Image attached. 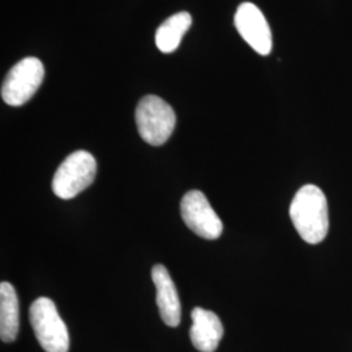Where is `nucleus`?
I'll list each match as a JSON object with an SVG mask.
<instances>
[{"label":"nucleus","instance_id":"f257e3e1","mask_svg":"<svg viewBox=\"0 0 352 352\" xmlns=\"http://www.w3.org/2000/svg\"><path fill=\"white\" fill-rule=\"evenodd\" d=\"M289 217L304 241L321 243L329 232V209L322 189L314 184L299 189L291 202Z\"/></svg>","mask_w":352,"mask_h":352},{"label":"nucleus","instance_id":"f03ea898","mask_svg":"<svg viewBox=\"0 0 352 352\" xmlns=\"http://www.w3.org/2000/svg\"><path fill=\"white\" fill-rule=\"evenodd\" d=\"M29 320L45 351H69L68 329L51 299L38 298L34 300L29 309Z\"/></svg>","mask_w":352,"mask_h":352},{"label":"nucleus","instance_id":"7ed1b4c3","mask_svg":"<svg viewBox=\"0 0 352 352\" xmlns=\"http://www.w3.org/2000/svg\"><path fill=\"white\" fill-rule=\"evenodd\" d=\"M96 174V158L89 151H75L58 167L52 179V190L59 199L71 200L93 184Z\"/></svg>","mask_w":352,"mask_h":352},{"label":"nucleus","instance_id":"20e7f679","mask_svg":"<svg viewBox=\"0 0 352 352\" xmlns=\"http://www.w3.org/2000/svg\"><path fill=\"white\" fill-rule=\"evenodd\" d=\"M136 124L141 139L153 146H161L175 129V113L162 98L146 96L138 104Z\"/></svg>","mask_w":352,"mask_h":352},{"label":"nucleus","instance_id":"39448f33","mask_svg":"<svg viewBox=\"0 0 352 352\" xmlns=\"http://www.w3.org/2000/svg\"><path fill=\"white\" fill-rule=\"evenodd\" d=\"M45 67L37 58H25L14 64L1 85V98L10 106H23L41 87Z\"/></svg>","mask_w":352,"mask_h":352},{"label":"nucleus","instance_id":"423d86ee","mask_svg":"<svg viewBox=\"0 0 352 352\" xmlns=\"http://www.w3.org/2000/svg\"><path fill=\"white\" fill-rule=\"evenodd\" d=\"M184 223L196 235L206 240L218 239L223 232V225L206 196L200 190H189L180 204Z\"/></svg>","mask_w":352,"mask_h":352},{"label":"nucleus","instance_id":"0eeeda50","mask_svg":"<svg viewBox=\"0 0 352 352\" xmlns=\"http://www.w3.org/2000/svg\"><path fill=\"white\" fill-rule=\"evenodd\" d=\"M235 26L241 38L260 55H269L273 47L270 26L264 13L252 3H243L235 13Z\"/></svg>","mask_w":352,"mask_h":352},{"label":"nucleus","instance_id":"6e6552de","mask_svg":"<svg viewBox=\"0 0 352 352\" xmlns=\"http://www.w3.org/2000/svg\"><path fill=\"white\" fill-rule=\"evenodd\" d=\"M155 286V299L161 318L167 327H176L182 320V305L176 291L175 283L164 265H155L151 270Z\"/></svg>","mask_w":352,"mask_h":352},{"label":"nucleus","instance_id":"1a4fd4ad","mask_svg":"<svg viewBox=\"0 0 352 352\" xmlns=\"http://www.w3.org/2000/svg\"><path fill=\"white\" fill-rule=\"evenodd\" d=\"M225 329L219 317L212 311L204 308H195L192 311L190 342L200 352H214L223 338Z\"/></svg>","mask_w":352,"mask_h":352},{"label":"nucleus","instance_id":"9d476101","mask_svg":"<svg viewBox=\"0 0 352 352\" xmlns=\"http://www.w3.org/2000/svg\"><path fill=\"white\" fill-rule=\"evenodd\" d=\"M19 299L16 289L10 282L0 283V338L11 343L19 334Z\"/></svg>","mask_w":352,"mask_h":352},{"label":"nucleus","instance_id":"9b49d317","mask_svg":"<svg viewBox=\"0 0 352 352\" xmlns=\"http://www.w3.org/2000/svg\"><path fill=\"white\" fill-rule=\"evenodd\" d=\"M190 25L192 16L188 12L175 13L168 17L155 32V45L158 50L164 54L174 52Z\"/></svg>","mask_w":352,"mask_h":352}]
</instances>
